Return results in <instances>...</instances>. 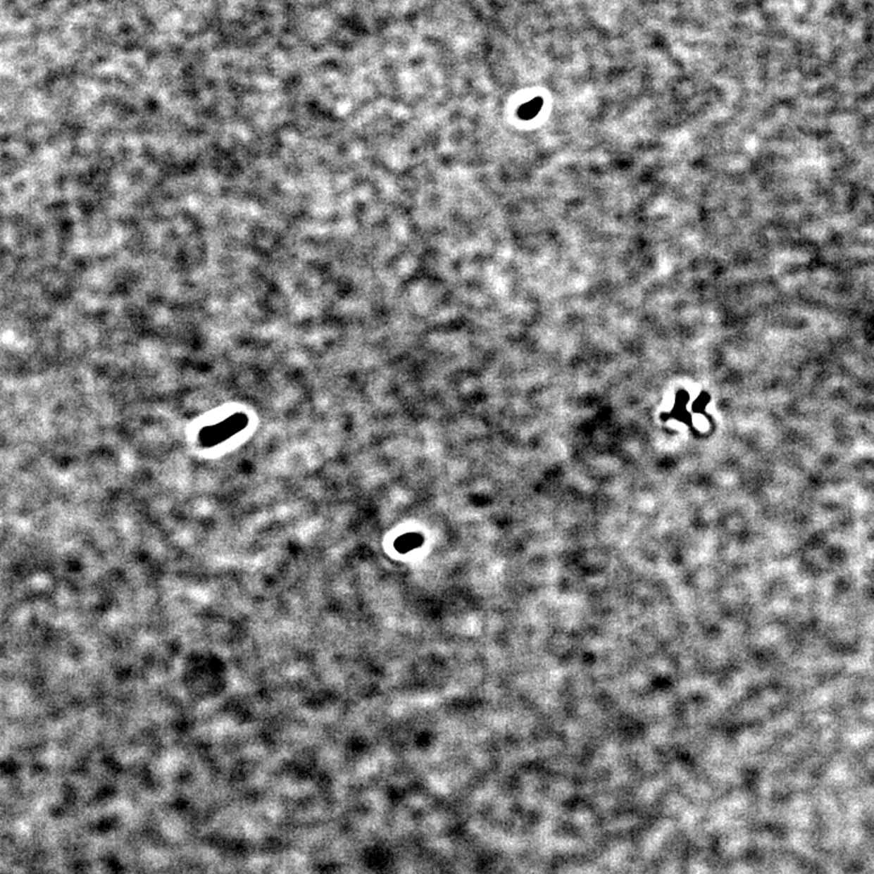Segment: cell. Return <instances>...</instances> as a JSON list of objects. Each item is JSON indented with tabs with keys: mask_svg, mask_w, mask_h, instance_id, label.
<instances>
[{
	"mask_svg": "<svg viewBox=\"0 0 874 874\" xmlns=\"http://www.w3.org/2000/svg\"><path fill=\"white\" fill-rule=\"evenodd\" d=\"M541 106H542L541 99H536V100H532V101L528 102V104H526V105H523V107H521V110H520V116H521V118H525V119L532 118V117L536 115L537 112L539 111V108H541Z\"/></svg>",
	"mask_w": 874,
	"mask_h": 874,
	"instance_id": "obj_2",
	"label": "cell"
},
{
	"mask_svg": "<svg viewBox=\"0 0 874 874\" xmlns=\"http://www.w3.org/2000/svg\"><path fill=\"white\" fill-rule=\"evenodd\" d=\"M424 538L419 533H406L404 536L399 537L395 541V549L401 554H406L411 550L417 549L419 547H422Z\"/></svg>",
	"mask_w": 874,
	"mask_h": 874,
	"instance_id": "obj_1",
	"label": "cell"
}]
</instances>
